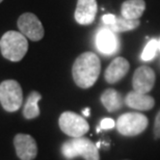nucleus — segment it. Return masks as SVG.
I'll return each instance as SVG.
<instances>
[{
    "instance_id": "obj_1",
    "label": "nucleus",
    "mask_w": 160,
    "mask_h": 160,
    "mask_svg": "<svg viewBox=\"0 0 160 160\" xmlns=\"http://www.w3.org/2000/svg\"><path fill=\"white\" fill-rule=\"evenodd\" d=\"M101 72V62L97 54L84 52L76 58L72 68L74 82L81 88H89L95 84Z\"/></svg>"
},
{
    "instance_id": "obj_2",
    "label": "nucleus",
    "mask_w": 160,
    "mask_h": 160,
    "mask_svg": "<svg viewBox=\"0 0 160 160\" xmlns=\"http://www.w3.org/2000/svg\"><path fill=\"white\" fill-rule=\"evenodd\" d=\"M0 50L4 58L11 62H20L28 50L26 37L19 31H8L0 39Z\"/></svg>"
},
{
    "instance_id": "obj_22",
    "label": "nucleus",
    "mask_w": 160,
    "mask_h": 160,
    "mask_svg": "<svg viewBox=\"0 0 160 160\" xmlns=\"http://www.w3.org/2000/svg\"><path fill=\"white\" fill-rule=\"evenodd\" d=\"M82 113H83V116L84 117H89V108H85V109H83L82 110Z\"/></svg>"
},
{
    "instance_id": "obj_6",
    "label": "nucleus",
    "mask_w": 160,
    "mask_h": 160,
    "mask_svg": "<svg viewBox=\"0 0 160 160\" xmlns=\"http://www.w3.org/2000/svg\"><path fill=\"white\" fill-rule=\"evenodd\" d=\"M59 128L67 135L73 137H82L89 130V125L84 118L72 111H65L58 120Z\"/></svg>"
},
{
    "instance_id": "obj_19",
    "label": "nucleus",
    "mask_w": 160,
    "mask_h": 160,
    "mask_svg": "<svg viewBox=\"0 0 160 160\" xmlns=\"http://www.w3.org/2000/svg\"><path fill=\"white\" fill-rule=\"evenodd\" d=\"M116 126V122L112 119H109V118H106V119H103L100 123V128L103 130H109L112 129V128Z\"/></svg>"
},
{
    "instance_id": "obj_20",
    "label": "nucleus",
    "mask_w": 160,
    "mask_h": 160,
    "mask_svg": "<svg viewBox=\"0 0 160 160\" xmlns=\"http://www.w3.org/2000/svg\"><path fill=\"white\" fill-rule=\"evenodd\" d=\"M117 21V17L112 14H107V15H104L102 17V22L106 25V26H110V25H113L116 23Z\"/></svg>"
},
{
    "instance_id": "obj_5",
    "label": "nucleus",
    "mask_w": 160,
    "mask_h": 160,
    "mask_svg": "<svg viewBox=\"0 0 160 160\" xmlns=\"http://www.w3.org/2000/svg\"><path fill=\"white\" fill-rule=\"evenodd\" d=\"M149 125L145 114L139 112H126L118 118L116 123L119 133L124 136H136L142 133Z\"/></svg>"
},
{
    "instance_id": "obj_13",
    "label": "nucleus",
    "mask_w": 160,
    "mask_h": 160,
    "mask_svg": "<svg viewBox=\"0 0 160 160\" xmlns=\"http://www.w3.org/2000/svg\"><path fill=\"white\" fill-rule=\"evenodd\" d=\"M125 103L128 107L132 108V109L147 111L154 107L155 100L154 98L149 96L148 94H142V92L132 91L126 96Z\"/></svg>"
},
{
    "instance_id": "obj_23",
    "label": "nucleus",
    "mask_w": 160,
    "mask_h": 160,
    "mask_svg": "<svg viewBox=\"0 0 160 160\" xmlns=\"http://www.w3.org/2000/svg\"><path fill=\"white\" fill-rule=\"evenodd\" d=\"M158 48H159V50H160V39L158 40Z\"/></svg>"
},
{
    "instance_id": "obj_3",
    "label": "nucleus",
    "mask_w": 160,
    "mask_h": 160,
    "mask_svg": "<svg viewBox=\"0 0 160 160\" xmlns=\"http://www.w3.org/2000/svg\"><path fill=\"white\" fill-rule=\"evenodd\" d=\"M62 153L67 159L82 157L84 160H100L97 146L85 137H75L63 142Z\"/></svg>"
},
{
    "instance_id": "obj_21",
    "label": "nucleus",
    "mask_w": 160,
    "mask_h": 160,
    "mask_svg": "<svg viewBox=\"0 0 160 160\" xmlns=\"http://www.w3.org/2000/svg\"><path fill=\"white\" fill-rule=\"evenodd\" d=\"M154 135L155 138H160V110L156 114L154 122Z\"/></svg>"
},
{
    "instance_id": "obj_8",
    "label": "nucleus",
    "mask_w": 160,
    "mask_h": 160,
    "mask_svg": "<svg viewBox=\"0 0 160 160\" xmlns=\"http://www.w3.org/2000/svg\"><path fill=\"white\" fill-rule=\"evenodd\" d=\"M156 75L154 70L150 67L142 66L135 70L132 78L133 91L142 94H148L154 88Z\"/></svg>"
},
{
    "instance_id": "obj_4",
    "label": "nucleus",
    "mask_w": 160,
    "mask_h": 160,
    "mask_svg": "<svg viewBox=\"0 0 160 160\" xmlns=\"http://www.w3.org/2000/svg\"><path fill=\"white\" fill-rule=\"evenodd\" d=\"M0 103L8 112L17 111L23 103V92L16 80H4L0 83Z\"/></svg>"
},
{
    "instance_id": "obj_9",
    "label": "nucleus",
    "mask_w": 160,
    "mask_h": 160,
    "mask_svg": "<svg viewBox=\"0 0 160 160\" xmlns=\"http://www.w3.org/2000/svg\"><path fill=\"white\" fill-rule=\"evenodd\" d=\"M96 46L101 53L105 55H112L120 49V41L117 33L107 26L99 29L96 36Z\"/></svg>"
},
{
    "instance_id": "obj_18",
    "label": "nucleus",
    "mask_w": 160,
    "mask_h": 160,
    "mask_svg": "<svg viewBox=\"0 0 160 160\" xmlns=\"http://www.w3.org/2000/svg\"><path fill=\"white\" fill-rule=\"evenodd\" d=\"M159 50L158 48V40L152 39L148 42V44L146 45V47L143 48V51L142 53V59L145 62H150L155 57L156 52Z\"/></svg>"
},
{
    "instance_id": "obj_10",
    "label": "nucleus",
    "mask_w": 160,
    "mask_h": 160,
    "mask_svg": "<svg viewBox=\"0 0 160 160\" xmlns=\"http://www.w3.org/2000/svg\"><path fill=\"white\" fill-rule=\"evenodd\" d=\"M14 145L17 156L21 160H33L38 155V146L32 136L19 133L15 136Z\"/></svg>"
},
{
    "instance_id": "obj_7",
    "label": "nucleus",
    "mask_w": 160,
    "mask_h": 160,
    "mask_svg": "<svg viewBox=\"0 0 160 160\" xmlns=\"http://www.w3.org/2000/svg\"><path fill=\"white\" fill-rule=\"evenodd\" d=\"M18 27L20 32L31 41L38 42L44 38V27L36 15L25 12L18 19Z\"/></svg>"
},
{
    "instance_id": "obj_16",
    "label": "nucleus",
    "mask_w": 160,
    "mask_h": 160,
    "mask_svg": "<svg viewBox=\"0 0 160 160\" xmlns=\"http://www.w3.org/2000/svg\"><path fill=\"white\" fill-rule=\"evenodd\" d=\"M42 99V95L36 91L31 92L26 99L24 108H23V116L28 120L36 119L40 116L41 111L39 108V102Z\"/></svg>"
},
{
    "instance_id": "obj_17",
    "label": "nucleus",
    "mask_w": 160,
    "mask_h": 160,
    "mask_svg": "<svg viewBox=\"0 0 160 160\" xmlns=\"http://www.w3.org/2000/svg\"><path fill=\"white\" fill-rule=\"evenodd\" d=\"M140 25L139 20H129L124 17H117V21L113 25L107 26L110 30H112L113 32L120 33V32H125V31H130L137 28ZM106 26V25H105Z\"/></svg>"
},
{
    "instance_id": "obj_12",
    "label": "nucleus",
    "mask_w": 160,
    "mask_h": 160,
    "mask_svg": "<svg viewBox=\"0 0 160 160\" xmlns=\"http://www.w3.org/2000/svg\"><path fill=\"white\" fill-rule=\"evenodd\" d=\"M129 69L130 65L126 58L121 56L117 57L110 62V65L105 70V80L110 84L119 82L121 79H123L127 75V73L129 72Z\"/></svg>"
},
{
    "instance_id": "obj_11",
    "label": "nucleus",
    "mask_w": 160,
    "mask_h": 160,
    "mask_svg": "<svg viewBox=\"0 0 160 160\" xmlns=\"http://www.w3.org/2000/svg\"><path fill=\"white\" fill-rule=\"evenodd\" d=\"M96 0H78L75 9V20L80 25H89L95 20L97 14Z\"/></svg>"
},
{
    "instance_id": "obj_15",
    "label": "nucleus",
    "mask_w": 160,
    "mask_h": 160,
    "mask_svg": "<svg viewBox=\"0 0 160 160\" xmlns=\"http://www.w3.org/2000/svg\"><path fill=\"white\" fill-rule=\"evenodd\" d=\"M101 102L103 104V106L109 112H114V111L120 110L122 106H123L122 96L114 88L105 89L101 96Z\"/></svg>"
},
{
    "instance_id": "obj_24",
    "label": "nucleus",
    "mask_w": 160,
    "mask_h": 160,
    "mask_svg": "<svg viewBox=\"0 0 160 160\" xmlns=\"http://www.w3.org/2000/svg\"><path fill=\"white\" fill-rule=\"evenodd\" d=\"M2 1H3V0H0V3H1V2H2Z\"/></svg>"
},
{
    "instance_id": "obj_14",
    "label": "nucleus",
    "mask_w": 160,
    "mask_h": 160,
    "mask_svg": "<svg viewBox=\"0 0 160 160\" xmlns=\"http://www.w3.org/2000/svg\"><path fill=\"white\" fill-rule=\"evenodd\" d=\"M145 9V0H126L121 6V15L129 20H139Z\"/></svg>"
}]
</instances>
